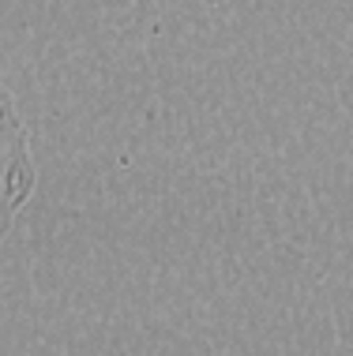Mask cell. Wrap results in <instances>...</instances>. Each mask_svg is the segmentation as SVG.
<instances>
[{"label": "cell", "mask_w": 353, "mask_h": 356, "mask_svg": "<svg viewBox=\"0 0 353 356\" xmlns=\"http://www.w3.org/2000/svg\"><path fill=\"white\" fill-rule=\"evenodd\" d=\"M4 172H8V218H12L34 184V165L23 150V139H19V120L12 102L4 105Z\"/></svg>", "instance_id": "6da1fadb"}]
</instances>
